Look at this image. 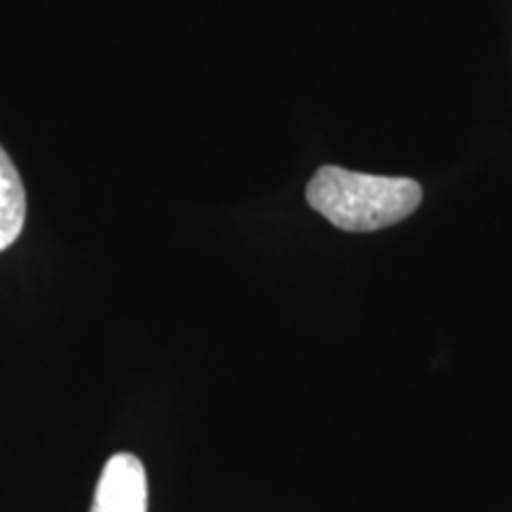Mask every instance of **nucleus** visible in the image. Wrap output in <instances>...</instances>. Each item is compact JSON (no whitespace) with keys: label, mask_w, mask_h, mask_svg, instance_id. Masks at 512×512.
I'll return each mask as SVG.
<instances>
[{"label":"nucleus","mask_w":512,"mask_h":512,"mask_svg":"<svg viewBox=\"0 0 512 512\" xmlns=\"http://www.w3.org/2000/svg\"><path fill=\"white\" fill-rule=\"evenodd\" d=\"M306 202L332 226L347 233H373L413 214L422 202V188L413 178L370 176L320 166L306 188Z\"/></svg>","instance_id":"nucleus-1"},{"label":"nucleus","mask_w":512,"mask_h":512,"mask_svg":"<svg viewBox=\"0 0 512 512\" xmlns=\"http://www.w3.org/2000/svg\"><path fill=\"white\" fill-rule=\"evenodd\" d=\"M91 512H147L145 465L133 453H117L102 467Z\"/></svg>","instance_id":"nucleus-2"},{"label":"nucleus","mask_w":512,"mask_h":512,"mask_svg":"<svg viewBox=\"0 0 512 512\" xmlns=\"http://www.w3.org/2000/svg\"><path fill=\"white\" fill-rule=\"evenodd\" d=\"M27 221V192L8 152L0 147V252L12 247Z\"/></svg>","instance_id":"nucleus-3"}]
</instances>
